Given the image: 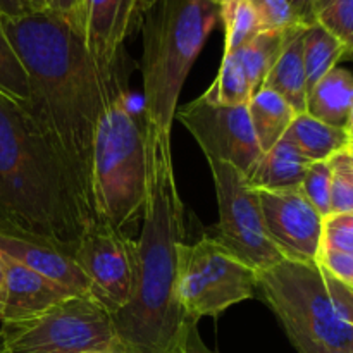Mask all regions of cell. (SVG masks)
<instances>
[{
  "label": "cell",
  "instance_id": "obj_1",
  "mask_svg": "<svg viewBox=\"0 0 353 353\" xmlns=\"http://www.w3.org/2000/svg\"><path fill=\"white\" fill-rule=\"evenodd\" d=\"M2 26L28 76L24 107L65 162L93 214L97 128L126 81L123 74H103L86 48L81 24L54 10L2 16Z\"/></svg>",
  "mask_w": 353,
  "mask_h": 353
},
{
  "label": "cell",
  "instance_id": "obj_2",
  "mask_svg": "<svg viewBox=\"0 0 353 353\" xmlns=\"http://www.w3.org/2000/svg\"><path fill=\"white\" fill-rule=\"evenodd\" d=\"M147 203L138 238L140 278L133 302L112 316L116 338L130 353H169L183 321L176 302L178 248L185 241V203L172 168L171 137L145 119Z\"/></svg>",
  "mask_w": 353,
  "mask_h": 353
},
{
  "label": "cell",
  "instance_id": "obj_3",
  "mask_svg": "<svg viewBox=\"0 0 353 353\" xmlns=\"http://www.w3.org/2000/svg\"><path fill=\"white\" fill-rule=\"evenodd\" d=\"M0 226L76 245L95 219L24 103L0 92Z\"/></svg>",
  "mask_w": 353,
  "mask_h": 353
},
{
  "label": "cell",
  "instance_id": "obj_4",
  "mask_svg": "<svg viewBox=\"0 0 353 353\" xmlns=\"http://www.w3.org/2000/svg\"><path fill=\"white\" fill-rule=\"evenodd\" d=\"M221 23V6L209 0H152L141 17L143 116L171 137L183 85Z\"/></svg>",
  "mask_w": 353,
  "mask_h": 353
},
{
  "label": "cell",
  "instance_id": "obj_5",
  "mask_svg": "<svg viewBox=\"0 0 353 353\" xmlns=\"http://www.w3.org/2000/svg\"><path fill=\"white\" fill-rule=\"evenodd\" d=\"M145 116L131 110L128 90L117 92L100 119L93 145L92 209L95 224L124 231L143 219L147 203Z\"/></svg>",
  "mask_w": 353,
  "mask_h": 353
},
{
  "label": "cell",
  "instance_id": "obj_6",
  "mask_svg": "<svg viewBox=\"0 0 353 353\" xmlns=\"http://www.w3.org/2000/svg\"><path fill=\"white\" fill-rule=\"evenodd\" d=\"M259 292L281 326L353 353V288L319 262L285 259L259 272Z\"/></svg>",
  "mask_w": 353,
  "mask_h": 353
},
{
  "label": "cell",
  "instance_id": "obj_7",
  "mask_svg": "<svg viewBox=\"0 0 353 353\" xmlns=\"http://www.w3.org/2000/svg\"><path fill=\"white\" fill-rule=\"evenodd\" d=\"M259 272L228 250L214 236L178 248L176 302L186 319L200 323L219 317L224 310L254 299Z\"/></svg>",
  "mask_w": 353,
  "mask_h": 353
},
{
  "label": "cell",
  "instance_id": "obj_8",
  "mask_svg": "<svg viewBox=\"0 0 353 353\" xmlns=\"http://www.w3.org/2000/svg\"><path fill=\"white\" fill-rule=\"evenodd\" d=\"M116 340L112 314L93 296H69L38 316L0 327L9 353H81Z\"/></svg>",
  "mask_w": 353,
  "mask_h": 353
},
{
  "label": "cell",
  "instance_id": "obj_9",
  "mask_svg": "<svg viewBox=\"0 0 353 353\" xmlns=\"http://www.w3.org/2000/svg\"><path fill=\"white\" fill-rule=\"evenodd\" d=\"M207 162L219 205L217 236L214 238L257 272L285 261L268 236L257 192L247 185V176L226 162Z\"/></svg>",
  "mask_w": 353,
  "mask_h": 353
},
{
  "label": "cell",
  "instance_id": "obj_10",
  "mask_svg": "<svg viewBox=\"0 0 353 353\" xmlns=\"http://www.w3.org/2000/svg\"><path fill=\"white\" fill-rule=\"evenodd\" d=\"M74 255L88 278L92 296L112 316L133 302L140 278L134 238L95 224L79 238Z\"/></svg>",
  "mask_w": 353,
  "mask_h": 353
},
{
  "label": "cell",
  "instance_id": "obj_11",
  "mask_svg": "<svg viewBox=\"0 0 353 353\" xmlns=\"http://www.w3.org/2000/svg\"><path fill=\"white\" fill-rule=\"evenodd\" d=\"M174 119L195 138L207 161L226 162L248 176L261 159L247 105H217L200 95L178 107Z\"/></svg>",
  "mask_w": 353,
  "mask_h": 353
},
{
  "label": "cell",
  "instance_id": "obj_12",
  "mask_svg": "<svg viewBox=\"0 0 353 353\" xmlns=\"http://www.w3.org/2000/svg\"><path fill=\"white\" fill-rule=\"evenodd\" d=\"M268 236L288 261L317 262L324 217L300 188L255 190Z\"/></svg>",
  "mask_w": 353,
  "mask_h": 353
},
{
  "label": "cell",
  "instance_id": "obj_13",
  "mask_svg": "<svg viewBox=\"0 0 353 353\" xmlns=\"http://www.w3.org/2000/svg\"><path fill=\"white\" fill-rule=\"evenodd\" d=\"M143 12V0H83L85 43L103 74H123L124 41L141 24Z\"/></svg>",
  "mask_w": 353,
  "mask_h": 353
},
{
  "label": "cell",
  "instance_id": "obj_14",
  "mask_svg": "<svg viewBox=\"0 0 353 353\" xmlns=\"http://www.w3.org/2000/svg\"><path fill=\"white\" fill-rule=\"evenodd\" d=\"M76 245H64L26 231L0 226V254L57 283L74 295L92 296L88 278L76 262Z\"/></svg>",
  "mask_w": 353,
  "mask_h": 353
},
{
  "label": "cell",
  "instance_id": "obj_15",
  "mask_svg": "<svg viewBox=\"0 0 353 353\" xmlns=\"http://www.w3.org/2000/svg\"><path fill=\"white\" fill-rule=\"evenodd\" d=\"M2 257L6 265V302L0 323L30 319L64 302L69 296H76L69 290L24 268L19 262L6 255Z\"/></svg>",
  "mask_w": 353,
  "mask_h": 353
},
{
  "label": "cell",
  "instance_id": "obj_16",
  "mask_svg": "<svg viewBox=\"0 0 353 353\" xmlns=\"http://www.w3.org/2000/svg\"><path fill=\"white\" fill-rule=\"evenodd\" d=\"M307 26L290 30L281 54L276 59L262 88L281 95L296 114L307 110V76L303 65V31Z\"/></svg>",
  "mask_w": 353,
  "mask_h": 353
},
{
  "label": "cell",
  "instance_id": "obj_17",
  "mask_svg": "<svg viewBox=\"0 0 353 353\" xmlns=\"http://www.w3.org/2000/svg\"><path fill=\"white\" fill-rule=\"evenodd\" d=\"M310 164L312 162L283 137L271 150L261 155L247 176V185L254 190L300 188Z\"/></svg>",
  "mask_w": 353,
  "mask_h": 353
},
{
  "label": "cell",
  "instance_id": "obj_18",
  "mask_svg": "<svg viewBox=\"0 0 353 353\" xmlns=\"http://www.w3.org/2000/svg\"><path fill=\"white\" fill-rule=\"evenodd\" d=\"M353 110V74L343 68H334L307 95V114L331 126L343 128Z\"/></svg>",
  "mask_w": 353,
  "mask_h": 353
},
{
  "label": "cell",
  "instance_id": "obj_19",
  "mask_svg": "<svg viewBox=\"0 0 353 353\" xmlns=\"http://www.w3.org/2000/svg\"><path fill=\"white\" fill-rule=\"evenodd\" d=\"M247 109L262 154L271 150L285 137L296 117L295 109L281 95L269 88L257 90L247 103Z\"/></svg>",
  "mask_w": 353,
  "mask_h": 353
},
{
  "label": "cell",
  "instance_id": "obj_20",
  "mask_svg": "<svg viewBox=\"0 0 353 353\" xmlns=\"http://www.w3.org/2000/svg\"><path fill=\"white\" fill-rule=\"evenodd\" d=\"M285 138H288L310 162L330 161L338 152L345 150L350 141L347 130L323 123L307 112L296 114Z\"/></svg>",
  "mask_w": 353,
  "mask_h": 353
},
{
  "label": "cell",
  "instance_id": "obj_21",
  "mask_svg": "<svg viewBox=\"0 0 353 353\" xmlns=\"http://www.w3.org/2000/svg\"><path fill=\"white\" fill-rule=\"evenodd\" d=\"M290 30L261 31L250 41H247L243 47L228 54L240 65L254 93L261 90L262 85H264L265 78L271 72L276 59L279 57L283 47H285Z\"/></svg>",
  "mask_w": 353,
  "mask_h": 353
},
{
  "label": "cell",
  "instance_id": "obj_22",
  "mask_svg": "<svg viewBox=\"0 0 353 353\" xmlns=\"http://www.w3.org/2000/svg\"><path fill=\"white\" fill-rule=\"evenodd\" d=\"M347 54L340 40L333 37L317 23L303 31V65L307 76V95L321 78L336 68L338 61Z\"/></svg>",
  "mask_w": 353,
  "mask_h": 353
},
{
  "label": "cell",
  "instance_id": "obj_23",
  "mask_svg": "<svg viewBox=\"0 0 353 353\" xmlns=\"http://www.w3.org/2000/svg\"><path fill=\"white\" fill-rule=\"evenodd\" d=\"M224 26V54L238 50L262 31L261 21L250 0H228L221 6Z\"/></svg>",
  "mask_w": 353,
  "mask_h": 353
},
{
  "label": "cell",
  "instance_id": "obj_24",
  "mask_svg": "<svg viewBox=\"0 0 353 353\" xmlns=\"http://www.w3.org/2000/svg\"><path fill=\"white\" fill-rule=\"evenodd\" d=\"M252 95H254V92H252L240 65L236 64V61L231 55L224 54L216 79L202 93V97L209 100L210 103L234 107L247 105L250 102Z\"/></svg>",
  "mask_w": 353,
  "mask_h": 353
},
{
  "label": "cell",
  "instance_id": "obj_25",
  "mask_svg": "<svg viewBox=\"0 0 353 353\" xmlns=\"http://www.w3.org/2000/svg\"><path fill=\"white\" fill-rule=\"evenodd\" d=\"M0 92L7 93L24 105L30 97L26 71L7 38L2 26V14H0Z\"/></svg>",
  "mask_w": 353,
  "mask_h": 353
},
{
  "label": "cell",
  "instance_id": "obj_26",
  "mask_svg": "<svg viewBox=\"0 0 353 353\" xmlns=\"http://www.w3.org/2000/svg\"><path fill=\"white\" fill-rule=\"evenodd\" d=\"M316 23L353 52V0H321Z\"/></svg>",
  "mask_w": 353,
  "mask_h": 353
},
{
  "label": "cell",
  "instance_id": "obj_27",
  "mask_svg": "<svg viewBox=\"0 0 353 353\" xmlns=\"http://www.w3.org/2000/svg\"><path fill=\"white\" fill-rule=\"evenodd\" d=\"M331 172V214L353 212V157L347 150L330 159ZM330 214V216H331Z\"/></svg>",
  "mask_w": 353,
  "mask_h": 353
},
{
  "label": "cell",
  "instance_id": "obj_28",
  "mask_svg": "<svg viewBox=\"0 0 353 353\" xmlns=\"http://www.w3.org/2000/svg\"><path fill=\"white\" fill-rule=\"evenodd\" d=\"M331 179H333V172H331L330 161L312 162L307 168L302 185H300L303 195L323 217L331 214Z\"/></svg>",
  "mask_w": 353,
  "mask_h": 353
},
{
  "label": "cell",
  "instance_id": "obj_29",
  "mask_svg": "<svg viewBox=\"0 0 353 353\" xmlns=\"http://www.w3.org/2000/svg\"><path fill=\"white\" fill-rule=\"evenodd\" d=\"M261 21L262 31H285L303 26L293 14L288 0H250Z\"/></svg>",
  "mask_w": 353,
  "mask_h": 353
},
{
  "label": "cell",
  "instance_id": "obj_30",
  "mask_svg": "<svg viewBox=\"0 0 353 353\" xmlns=\"http://www.w3.org/2000/svg\"><path fill=\"white\" fill-rule=\"evenodd\" d=\"M353 255V223L347 214H331L324 217L323 247Z\"/></svg>",
  "mask_w": 353,
  "mask_h": 353
},
{
  "label": "cell",
  "instance_id": "obj_31",
  "mask_svg": "<svg viewBox=\"0 0 353 353\" xmlns=\"http://www.w3.org/2000/svg\"><path fill=\"white\" fill-rule=\"evenodd\" d=\"M169 353H219L203 343L199 331V323L193 319L183 321L179 333L176 336Z\"/></svg>",
  "mask_w": 353,
  "mask_h": 353
},
{
  "label": "cell",
  "instance_id": "obj_32",
  "mask_svg": "<svg viewBox=\"0 0 353 353\" xmlns=\"http://www.w3.org/2000/svg\"><path fill=\"white\" fill-rule=\"evenodd\" d=\"M321 265L326 271H330L334 278L343 281L345 285L353 288V255L343 254V252L330 250V248H321L319 259Z\"/></svg>",
  "mask_w": 353,
  "mask_h": 353
},
{
  "label": "cell",
  "instance_id": "obj_33",
  "mask_svg": "<svg viewBox=\"0 0 353 353\" xmlns=\"http://www.w3.org/2000/svg\"><path fill=\"white\" fill-rule=\"evenodd\" d=\"M283 330H285V334L288 336L290 343L293 345V348L299 353H348L345 350H340V348H333L324 343H319V341L312 340V338L293 330V327L283 326Z\"/></svg>",
  "mask_w": 353,
  "mask_h": 353
},
{
  "label": "cell",
  "instance_id": "obj_34",
  "mask_svg": "<svg viewBox=\"0 0 353 353\" xmlns=\"http://www.w3.org/2000/svg\"><path fill=\"white\" fill-rule=\"evenodd\" d=\"M47 7L83 26V0H47Z\"/></svg>",
  "mask_w": 353,
  "mask_h": 353
},
{
  "label": "cell",
  "instance_id": "obj_35",
  "mask_svg": "<svg viewBox=\"0 0 353 353\" xmlns=\"http://www.w3.org/2000/svg\"><path fill=\"white\" fill-rule=\"evenodd\" d=\"M288 3L300 24L310 26L316 23V10L321 0H288Z\"/></svg>",
  "mask_w": 353,
  "mask_h": 353
},
{
  "label": "cell",
  "instance_id": "obj_36",
  "mask_svg": "<svg viewBox=\"0 0 353 353\" xmlns=\"http://www.w3.org/2000/svg\"><path fill=\"white\" fill-rule=\"evenodd\" d=\"M30 12L24 0H0V14L2 16H21Z\"/></svg>",
  "mask_w": 353,
  "mask_h": 353
},
{
  "label": "cell",
  "instance_id": "obj_37",
  "mask_svg": "<svg viewBox=\"0 0 353 353\" xmlns=\"http://www.w3.org/2000/svg\"><path fill=\"white\" fill-rule=\"evenodd\" d=\"M81 353H130V352L126 350V347H124V345L121 343L119 340H116L114 343L107 345V347L95 348V350H86V352H81Z\"/></svg>",
  "mask_w": 353,
  "mask_h": 353
},
{
  "label": "cell",
  "instance_id": "obj_38",
  "mask_svg": "<svg viewBox=\"0 0 353 353\" xmlns=\"http://www.w3.org/2000/svg\"><path fill=\"white\" fill-rule=\"evenodd\" d=\"M3 302H6V265H3V257L0 255V317H2Z\"/></svg>",
  "mask_w": 353,
  "mask_h": 353
},
{
  "label": "cell",
  "instance_id": "obj_39",
  "mask_svg": "<svg viewBox=\"0 0 353 353\" xmlns=\"http://www.w3.org/2000/svg\"><path fill=\"white\" fill-rule=\"evenodd\" d=\"M28 10L30 12H40V10H47V0H24Z\"/></svg>",
  "mask_w": 353,
  "mask_h": 353
},
{
  "label": "cell",
  "instance_id": "obj_40",
  "mask_svg": "<svg viewBox=\"0 0 353 353\" xmlns=\"http://www.w3.org/2000/svg\"><path fill=\"white\" fill-rule=\"evenodd\" d=\"M347 133H348V137H350V140H353V110H352L350 121H348V124H347Z\"/></svg>",
  "mask_w": 353,
  "mask_h": 353
},
{
  "label": "cell",
  "instance_id": "obj_41",
  "mask_svg": "<svg viewBox=\"0 0 353 353\" xmlns=\"http://www.w3.org/2000/svg\"><path fill=\"white\" fill-rule=\"evenodd\" d=\"M345 150H347L348 154H350L352 157H353V140L348 141V145H347V148H345Z\"/></svg>",
  "mask_w": 353,
  "mask_h": 353
},
{
  "label": "cell",
  "instance_id": "obj_42",
  "mask_svg": "<svg viewBox=\"0 0 353 353\" xmlns=\"http://www.w3.org/2000/svg\"><path fill=\"white\" fill-rule=\"evenodd\" d=\"M209 2L217 3V6H223V3H224V2H228V0H209Z\"/></svg>",
  "mask_w": 353,
  "mask_h": 353
},
{
  "label": "cell",
  "instance_id": "obj_43",
  "mask_svg": "<svg viewBox=\"0 0 353 353\" xmlns=\"http://www.w3.org/2000/svg\"><path fill=\"white\" fill-rule=\"evenodd\" d=\"M0 353H9L6 350V348H3V345H2V341H0Z\"/></svg>",
  "mask_w": 353,
  "mask_h": 353
},
{
  "label": "cell",
  "instance_id": "obj_44",
  "mask_svg": "<svg viewBox=\"0 0 353 353\" xmlns=\"http://www.w3.org/2000/svg\"><path fill=\"white\" fill-rule=\"evenodd\" d=\"M143 2H145V9H147V7H148V3H150L152 0H143Z\"/></svg>",
  "mask_w": 353,
  "mask_h": 353
},
{
  "label": "cell",
  "instance_id": "obj_45",
  "mask_svg": "<svg viewBox=\"0 0 353 353\" xmlns=\"http://www.w3.org/2000/svg\"><path fill=\"white\" fill-rule=\"evenodd\" d=\"M347 216H348V217H350V221H352V223H353V212H350V214H347Z\"/></svg>",
  "mask_w": 353,
  "mask_h": 353
}]
</instances>
